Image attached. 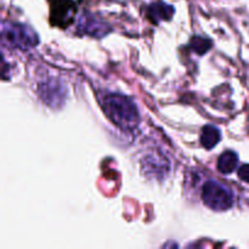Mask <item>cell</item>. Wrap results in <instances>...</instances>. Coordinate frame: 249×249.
I'll return each instance as SVG.
<instances>
[{"instance_id": "52a82bcc", "label": "cell", "mask_w": 249, "mask_h": 249, "mask_svg": "<svg viewBox=\"0 0 249 249\" xmlns=\"http://www.w3.org/2000/svg\"><path fill=\"white\" fill-rule=\"evenodd\" d=\"M80 27H82L84 33L91 34L92 36H104L109 31L105 23H100V21H97V19L87 16L83 17Z\"/></svg>"}, {"instance_id": "5b68a950", "label": "cell", "mask_w": 249, "mask_h": 249, "mask_svg": "<svg viewBox=\"0 0 249 249\" xmlns=\"http://www.w3.org/2000/svg\"><path fill=\"white\" fill-rule=\"evenodd\" d=\"M238 165V156L235 151L228 150L220 155L218 160V170L223 174H231Z\"/></svg>"}, {"instance_id": "6da1fadb", "label": "cell", "mask_w": 249, "mask_h": 249, "mask_svg": "<svg viewBox=\"0 0 249 249\" xmlns=\"http://www.w3.org/2000/svg\"><path fill=\"white\" fill-rule=\"evenodd\" d=\"M100 105L109 121L123 130H133L140 123L138 106L125 95L106 94L100 99Z\"/></svg>"}, {"instance_id": "ba28073f", "label": "cell", "mask_w": 249, "mask_h": 249, "mask_svg": "<svg viewBox=\"0 0 249 249\" xmlns=\"http://www.w3.org/2000/svg\"><path fill=\"white\" fill-rule=\"evenodd\" d=\"M190 45H191L192 50H194L195 53H198L199 56H202L211 50L212 46H213V43H212L211 39L206 38V36H195L194 38L191 39Z\"/></svg>"}, {"instance_id": "7a4b0ae2", "label": "cell", "mask_w": 249, "mask_h": 249, "mask_svg": "<svg viewBox=\"0 0 249 249\" xmlns=\"http://www.w3.org/2000/svg\"><path fill=\"white\" fill-rule=\"evenodd\" d=\"M2 40L6 41L12 48L28 50L39 43V36L29 26L15 22L2 23Z\"/></svg>"}, {"instance_id": "8992f818", "label": "cell", "mask_w": 249, "mask_h": 249, "mask_svg": "<svg viewBox=\"0 0 249 249\" xmlns=\"http://www.w3.org/2000/svg\"><path fill=\"white\" fill-rule=\"evenodd\" d=\"M221 140V133L216 126L206 125L202 129L201 133V142L206 150H212L215 147Z\"/></svg>"}, {"instance_id": "9c48e42d", "label": "cell", "mask_w": 249, "mask_h": 249, "mask_svg": "<svg viewBox=\"0 0 249 249\" xmlns=\"http://www.w3.org/2000/svg\"><path fill=\"white\" fill-rule=\"evenodd\" d=\"M237 174H238V178H240L242 181L249 184V164L241 165L240 169H238V172H237Z\"/></svg>"}, {"instance_id": "277c9868", "label": "cell", "mask_w": 249, "mask_h": 249, "mask_svg": "<svg viewBox=\"0 0 249 249\" xmlns=\"http://www.w3.org/2000/svg\"><path fill=\"white\" fill-rule=\"evenodd\" d=\"M175 9L169 4L163 1H156L147 7V17L153 23H160L162 21H170L173 18Z\"/></svg>"}, {"instance_id": "3957f363", "label": "cell", "mask_w": 249, "mask_h": 249, "mask_svg": "<svg viewBox=\"0 0 249 249\" xmlns=\"http://www.w3.org/2000/svg\"><path fill=\"white\" fill-rule=\"evenodd\" d=\"M202 201L213 211H228L233 204V194L225 185L215 180H209L202 189Z\"/></svg>"}]
</instances>
